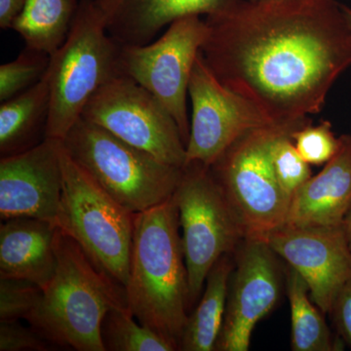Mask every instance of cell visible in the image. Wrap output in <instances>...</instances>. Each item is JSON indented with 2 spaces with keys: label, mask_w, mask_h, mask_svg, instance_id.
Here are the masks:
<instances>
[{
  "label": "cell",
  "mask_w": 351,
  "mask_h": 351,
  "mask_svg": "<svg viewBox=\"0 0 351 351\" xmlns=\"http://www.w3.org/2000/svg\"><path fill=\"white\" fill-rule=\"evenodd\" d=\"M180 230L173 196L135 214L125 286L127 304L136 319L169 339L178 350L191 307Z\"/></svg>",
  "instance_id": "7a4b0ae2"
},
{
  "label": "cell",
  "mask_w": 351,
  "mask_h": 351,
  "mask_svg": "<svg viewBox=\"0 0 351 351\" xmlns=\"http://www.w3.org/2000/svg\"><path fill=\"white\" fill-rule=\"evenodd\" d=\"M63 193L56 226L75 240L100 271L125 288L128 280L134 217L110 197L64 152Z\"/></svg>",
  "instance_id": "52a82bcc"
},
{
  "label": "cell",
  "mask_w": 351,
  "mask_h": 351,
  "mask_svg": "<svg viewBox=\"0 0 351 351\" xmlns=\"http://www.w3.org/2000/svg\"><path fill=\"white\" fill-rule=\"evenodd\" d=\"M205 22V63L274 123L319 113L351 66V31L336 0H235Z\"/></svg>",
  "instance_id": "6da1fadb"
},
{
  "label": "cell",
  "mask_w": 351,
  "mask_h": 351,
  "mask_svg": "<svg viewBox=\"0 0 351 351\" xmlns=\"http://www.w3.org/2000/svg\"><path fill=\"white\" fill-rule=\"evenodd\" d=\"M55 251L54 276L25 321L56 348L106 351L101 323L113 307L128 306L125 288L97 269L58 228Z\"/></svg>",
  "instance_id": "3957f363"
},
{
  "label": "cell",
  "mask_w": 351,
  "mask_h": 351,
  "mask_svg": "<svg viewBox=\"0 0 351 351\" xmlns=\"http://www.w3.org/2000/svg\"><path fill=\"white\" fill-rule=\"evenodd\" d=\"M56 228L51 221L38 219L2 221L0 278L24 279L44 290L56 270Z\"/></svg>",
  "instance_id": "e0dca14e"
},
{
  "label": "cell",
  "mask_w": 351,
  "mask_h": 351,
  "mask_svg": "<svg viewBox=\"0 0 351 351\" xmlns=\"http://www.w3.org/2000/svg\"><path fill=\"white\" fill-rule=\"evenodd\" d=\"M121 44L108 34L94 0H80L63 45L50 57V112L46 138L63 140L104 85L119 77Z\"/></svg>",
  "instance_id": "8992f818"
},
{
  "label": "cell",
  "mask_w": 351,
  "mask_h": 351,
  "mask_svg": "<svg viewBox=\"0 0 351 351\" xmlns=\"http://www.w3.org/2000/svg\"><path fill=\"white\" fill-rule=\"evenodd\" d=\"M267 242L244 239L233 254L223 327L216 350L248 351L258 321L276 307L285 270Z\"/></svg>",
  "instance_id": "7c38bea8"
},
{
  "label": "cell",
  "mask_w": 351,
  "mask_h": 351,
  "mask_svg": "<svg viewBox=\"0 0 351 351\" xmlns=\"http://www.w3.org/2000/svg\"><path fill=\"white\" fill-rule=\"evenodd\" d=\"M63 193L62 141L46 138L29 151L0 159V218H32L56 226Z\"/></svg>",
  "instance_id": "5bb4252c"
},
{
  "label": "cell",
  "mask_w": 351,
  "mask_h": 351,
  "mask_svg": "<svg viewBox=\"0 0 351 351\" xmlns=\"http://www.w3.org/2000/svg\"><path fill=\"white\" fill-rule=\"evenodd\" d=\"M173 198L179 212L193 306L215 263L223 256L233 255L243 241V230L209 166L186 164Z\"/></svg>",
  "instance_id": "ba28073f"
},
{
  "label": "cell",
  "mask_w": 351,
  "mask_h": 351,
  "mask_svg": "<svg viewBox=\"0 0 351 351\" xmlns=\"http://www.w3.org/2000/svg\"><path fill=\"white\" fill-rule=\"evenodd\" d=\"M200 16L180 18L158 40L145 45H122L119 73L145 88L174 117L188 144L191 123L186 108L189 80L206 36Z\"/></svg>",
  "instance_id": "9c48e42d"
},
{
  "label": "cell",
  "mask_w": 351,
  "mask_h": 351,
  "mask_svg": "<svg viewBox=\"0 0 351 351\" xmlns=\"http://www.w3.org/2000/svg\"><path fill=\"white\" fill-rule=\"evenodd\" d=\"M309 119L254 129L235 141L211 166L212 174L237 215L244 239L267 242L284 226L291 198L279 186L271 151L279 138Z\"/></svg>",
  "instance_id": "5b68a950"
},
{
  "label": "cell",
  "mask_w": 351,
  "mask_h": 351,
  "mask_svg": "<svg viewBox=\"0 0 351 351\" xmlns=\"http://www.w3.org/2000/svg\"><path fill=\"white\" fill-rule=\"evenodd\" d=\"M50 103V82L47 73L34 86L9 100L1 101V157L29 151L45 140Z\"/></svg>",
  "instance_id": "ac0fdd59"
},
{
  "label": "cell",
  "mask_w": 351,
  "mask_h": 351,
  "mask_svg": "<svg viewBox=\"0 0 351 351\" xmlns=\"http://www.w3.org/2000/svg\"><path fill=\"white\" fill-rule=\"evenodd\" d=\"M267 244L304 278L314 304L329 314L339 291L351 278V249L343 226L284 225Z\"/></svg>",
  "instance_id": "4fadbf2b"
},
{
  "label": "cell",
  "mask_w": 351,
  "mask_h": 351,
  "mask_svg": "<svg viewBox=\"0 0 351 351\" xmlns=\"http://www.w3.org/2000/svg\"><path fill=\"white\" fill-rule=\"evenodd\" d=\"M271 163L279 186L290 198L313 177L311 165L295 149L292 135L284 136L274 144Z\"/></svg>",
  "instance_id": "cb8c5ba5"
},
{
  "label": "cell",
  "mask_w": 351,
  "mask_h": 351,
  "mask_svg": "<svg viewBox=\"0 0 351 351\" xmlns=\"http://www.w3.org/2000/svg\"><path fill=\"white\" fill-rule=\"evenodd\" d=\"M43 292L36 284L24 279L0 278V321L27 319Z\"/></svg>",
  "instance_id": "484cf974"
},
{
  "label": "cell",
  "mask_w": 351,
  "mask_h": 351,
  "mask_svg": "<svg viewBox=\"0 0 351 351\" xmlns=\"http://www.w3.org/2000/svg\"><path fill=\"white\" fill-rule=\"evenodd\" d=\"M350 207L351 135L346 134L336 156L293 195L284 225L341 226Z\"/></svg>",
  "instance_id": "2e32d148"
},
{
  "label": "cell",
  "mask_w": 351,
  "mask_h": 351,
  "mask_svg": "<svg viewBox=\"0 0 351 351\" xmlns=\"http://www.w3.org/2000/svg\"><path fill=\"white\" fill-rule=\"evenodd\" d=\"M341 7L351 31V8L350 6L345 5V4H341Z\"/></svg>",
  "instance_id": "4dcf8cb0"
},
{
  "label": "cell",
  "mask_w": 351,
  "mask_h": 351,
  "mask_svg": "<svg viewBox=\"0 0 351 351\" xmlns=\"http://www.w3.org/2000/svg\"><path fill=\"white\" fill-rule=\"evenodd\" d=\"M297 151L309 165H322L336 156L341 147V137L337 138L329 121L317 125L309 122L292 134Z\"/></svg>",
  "instance_id": "d4e9b609"
},
{
  "label": "cell",
  "mask_w": 351,
  "mask_h": 351,
  "mask_svg": "<svg viewBox=\"0 0 351 351\" xmlns=\"http://www.w3.org/2000/svg\"><path fill=\"white\" fill-rule=\"evenodd\" d=\"M329 314L339 336L351 348V278L339 291Z\"/></svg>",
  "instance_id": "83f0119b"
},
{
  "label": "cell",
  "mask_w": 351,
  "mask_h": 351,
  "mask_svg": "<svg viewBox=\"0 0 351 351\" xmlns=\"http://www.w3.org/2000/svg\"><path fill=\"white\" fill-rule=\"evenodd\" d=\"M82 119L163 162L184 168L186 145L162 103L126 76L113 78L88 101Z\"/></svg>",
  "instance_id": "30bf717a"
},
{
  "label": "cell",
  "mask_w": 351,
  "mask_h": 351,
  "mask_svg": "<svg viewBox=\"0 0 351 351\" xmlns=\"http://www.w3.org/2000/svg\"><path fill=\"white\" fill-rule=\"evenodd\" d=\"M62 145L97 186L134 215L169 200L181 181L182 168L83 119L71 127Z\"/></svg>",
  "instance_id": "277c9868"
},
{
  "label": "cell",
  "mask_w": 351,
  "mask_h": 351,
  "mask_svg": "<svg viewBox=\"0 0 351 351\" xmlns=\"http://www.w3.org/2000/svg\"><path fill=\"white\" fill-rule=\"evenodd\" d=\"M54 345L21 320L0 321V351H47Z\"/></svg>",
  "instance_id": "4316f807"
},
{
  "label": "cell",
  "mask_w": 351,
  "mask_h": 351,
  "mask_svg": "<svg viewBox=\"0 0 351 351\" xmlns=\"http://www.w3.org/2000/svg\"><path fill=\"white\" fill-rule=\"evenodd\" d=\"M106 351H174L177 346L136 319L128 306L110 309L101 323Z\"/></svg>",
  "instance_id": "7402d4cb"
},
{
  "label": "cell",
  "mask_w": 351,
  "mask_h": 351,
  "mask_svg": "<svg viewBox=\"0 0 351 351\" xmlns=\"http://www.w3.org/2000/svg\"><path fill=\"white\" fill-rule=\"evenodd\" d=\"M285 285L290 304L292 350H343L339 339H332L324 313L314 304L306 281L289 265L285 270Z\"/></svg>",
  "instance_id": "44dd1931"
},
{
  "label": "cell",
  "mask_w": 351,
  "mask_h": 351,
  "mask_svg": "<svg viewBox=\"0 0 351 351\" xmlns=\"http://www.w3.org/2000/svg\"><path fill=\"white\" fill-rule=\"evenodd\" d=\"M49 55L25 46L13 61L0 66V101L9 100L43 80L50 64Z\"/></svg>",
  "instance_id": "603a6c76"
},
{
  "label": "cell",
  "mask_w": 351,
  "mask_h": 351,
  "mask_svg": "<svg viewBox=\"0 0 351 351\" xmlns=\"http://www.w3.org/2000/svg\"><path fill=\"white\" fill-rule=\"evenodd\" d=\"M235 0H94L108 34L122 45L151 43L166 25L191 15L209 16Z\"/></svg>",
  "instance_id": "9a60e30c"
},
{
  "label": "cell",
  "mask_w": 351,
  "mask_h": 351,
  "mask_svg": "<svg viewBox=\"0 0 351 351\" xmlns=\"http://www.w3.org/2000/svg\"><path fill=\"white\" fill-rule=\"evenodd\" d=\"M189 96L193 105V119L186 144V165L199 162L210 167L245 134L274 124L250 101L219 82L201 53L191 73Z\"/></svg>",
  "instance_id": "8fae6325"
},
{
  "label": "cell",
  "mask_w": 351,
  "mask_h": 351,
  "mask_svg": "<svg viewBox=\"0 0 351 351\" xmlns=\"http://www.w3.org/2000/svg\"><path fill=\"white\" fill-rule=\"evenodd\" d=\"M80 0H25L24 12L13 31L25 46L52 56L68 38Z\"/></svg>",
  "instance_id": "ffe728a7"
},
{
  "label": "cell",
  "mask_w": 351,
  "mask_h": 351,
  "mask_svg": "<svg viewBox=\"0 0 351 351\" xmlns=\"http://www.w3.org/2000/svg\"><path fill=\"white\" fill-rule=\"evenodd\" d=\"M233 267V255H225L210 270L202 297L186 320L179 350H216L225 318L228 283Z\"/></svg>",
  "instance_id": "d6986e66"
},
{
  "label": "cell",
  "mask_w": 351,
  "mask_h": 351,
  "mask_svg": "<svg viewBox=\"0 0 351 351\" xmlns=\"http://www.w3.org/2000/svg\"><path fill=\"white\" fill-rule=\"evenodd\" d=\"M25 6V0H0V29H12Z\"/></svg>",
  "instance_id": "f1b7e54d"
},
{
  "label": "cell",
  "mask_w": 351,
  "mask_h": 351,
  "mask_svg": "<svg viewBox=\"0 0 351 351\" xmlns=\"http://www.w3.org/2000/svg\"><path fill=\"white\" fill-rule=\"evenodd\" d=\"M343 228L345 230L346 239H348V244H350L351 249V207L348 215H346L345 221L343 223Z\"/></svg>",
  "instance_id": "f546056e"
}]
</instances>
